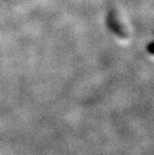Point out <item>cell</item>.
Here are the masks:
<instances>
[{
	"mask_svg": "<svg viewBox=\"0 0 154 155\" xmlns=\"http://www.w3.org/2000/svg\"><path fill=\"white\" fill-rule=\"evenodd\" d=\"M108 24H109L110 28L112 29V30L115 32L116 34H118V35H124L122 30L118 29V25H117V23H116V19H115V17H114L113 12L112 13L110 12L109 16H108Z\"/></svg>",
	"mask_w": 154,
	"mask_h": 155,
	"instance_id": "6da1fadb",
	"label": "cell"
},
{
	"mask_svg": "<svg viewBox=\"0 0 154 155\" xmlns=\"http://www.w3.org/2000/svg\"><path fill=\"white\" fill-rule=\"evenodd\" d=\"M147 50H148L151 54L154 55V42H152V43H150L148 45V47H147Z\"/></svg>",
	"mask_w": 154,
	"mask_h": 155,
	"instance_id": "7a4b0ae2",
	"label": "cell"
}]
</instances>
